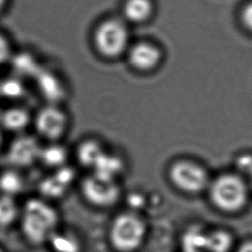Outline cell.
<instances>
[{"mask_svg": "<svg viewBox=\"0 0 252 252\" xmlns=\"http://www.w3.org/2000/svg\"><path fill=\"white\" fill-rule=\"evenodd\" d=\"M48 243L55 252H82L81 239L73 231L57 230Z\"/></svg>", "mask_w": 252, "mask_h": 252, "instance_id": "cell-11", "label": "cell"}, {"mask_svg": "<svg viewBox=\"0 0 252 252\" xmlns=\"http://www.w3.org/2000/svg\"><path fill=\"white\" fill-rule=\"evenodd\" d=\"M251 179H252V175H251Z\"/></svg>", "mask_w": 252, "mask_h": 252, "instance_id": "cell-29", "label": "cell"}, {"mask_svg": "<svg viewBox=\"0 0 252 252\" xmlns=\"http://www.w3.org/2000/svg\"><path fill=\"white\" fill-rule=\"evenodd\" d=\"M9 0H0V15L4 12L8 5Z\"/></svg>", "mask_w": 252, "mask_h": 252, "instance_id": "cell-26", "label": "cell"}, {"mask_svg": "<svg viewBox=\"0 0 252 252\" xmlns=\"http://www.w3.org/2000/svg\"><path fill=\"white\" fill-rule=\"evenodd\" d=\"M93 41L100 56L113 59L125 52L129 42V32L124 22L108 18L97 25Z\"/></svg>", "mask_w": 252, "mask_h": 252, "instance_id": "cell-2", "label": "cell"}, {"mask_svg": "<svg viewBox=\"0 0 252 252\" xmlns=\"http://www.w3.org/2000/svg\"><path fill=\"white\" fill-rule=\"evenodd\" d=\"M238 252H252V242H247L238 249Z\"/></svg>", "mask_w": 252, "mask_h": 252, "instance_id": "cell-25", "label": "cell"}, {"mask_svg": "<svg viewBox=\"0 0 252 252\" xmlns=\"http://www.w3.org/2000/svg\"><path fill=\"white\" fill-rule=\"evenodd\" d=\"M161 59V50L148 42H140L130 50V62L139 70L147 71L157 67Z\"/></svg>", "mask_w": 252, "mask_h": 252, "instance_id": "cell-9", "label": "cell"}, {"mask_svg": "<svg viewBox=\"0 0 252 252\" xmlns=\"http://www.w3.org/2000/svg\"><path fill=\"white\" fill-rule=\"evenodd\" d=\"M1 121L5 130L12 132H20L29 126L31 116L25 109L12 107L3 113Z\"/></svg>", "mask_w": 252, "mask_h": 252, "instance_id": "cell-13", "label": "cell"}, {"mask_svg": "<svg viewBox=\"0 0 252 252\" xmlns=\"http://www.w3.org/2000/svg\"><path fill=\"white\" fill-rule=\"evenodd\" d=\"M207 233L199 228H191L182 238L183 252H207Z\"/></svg>", "mask_w": 252, "mask_h": 252, "instance_id": "cell-17", "label": "cell"}, {"mask_svg": "<svg viewBox=\"0 0 252 252\" xmlns=\"http://www.w3.org/2000/svg\"><path fill=\"white\" fill-rule=\"evenodd\" d=\"M232 245L231 235L223 231H214L207 235V252H228Z\"/></svg>", "mask_w": 252, "mask_h": 252, "instance_id": "cell-20", "label": "cell"}, {"mask_svg": "<svg viewBox=\"0 0 252 252\" xmlns=\"http://www.w3.org/2000/svg\"><path fill=\"white\" fill-rule=\"evenodd\" d=\"M35 127L41 137L51 143H57L67 133L69 117L59 105L49 104L36 113Z\"/></svg>", "mask_w": 252, "mask_h": 252, "instance_id": "cell-6", "label": "cell"}, {"mask_svg": "<svg viewBox=\"0 0 252 252\" xmlns=\"http://www.w3.org/2000/svg\"><path fill=\"white\" fill-rule=\"evenodd\" d=\"M19 217V209L14 198L0 196V227H7Z\"/></svg>", "mask_w": 252, "mask_h": 252, "instance_id": "cell-19", "label": "cell"}, {"mask_svg": "<svg viewBox=\"0 0 252 252\" xmlns=\"http://www.w3.org/2000/svg\"><path fill=\"white\" fill-rule=\"evenodd\" d=\"M24 179L14 169H9L0 175V192L2 195L14 198L24 190Z\"/></svg>", "mask_w": 252, "mask_h": 252, "instance_id": "cell-16", "label": "cell"}, {"mask_svg": "<svg viewBox=\"0 0 252 252\" xmlns=\"http://www.w3.org/2000/svg\"><path fill=\"white\" fill-rule=\"evenodd\" d=\"M81 192L88 204L100 208L112 207L120 196L116 181L102 178L93 173L82 180Z\"/></svg>", "mask_w": 252, "mask_h": 252, "instance_id": "cell-5", "label": "cell"}, {"mask_svg": "<svg viewBox=\"0 0 252 252\" xmlns=\"http://www.w3.org/2000/svg\"><path fill=\"white\" fill-rule=\"evenodd\" d=\"M153 5L151 0H128L124 7L126 18L133 23H143L151 17Z\"/></svg>", "mask_w": 252, "mask_h": 252, "instance_id": "cell-15", "label": "cell"}, {"mask_svg": "<svg viewBox=\"0 0 252 252\" xmlns=\"http://www.w3.org/2000/svg\"><path fill=\"white\" fill-rule=\"evenodd\" d=\"M104 153V148L98 141L88 138L78 144L76 158L81 166L93 169Z\"/></svg>", "mask_w": 252, "mask_h": 252, "instance_id": "cell-10", "label": "cell"}, {"mask_svg": "<svg viewBox=\"0 0 252 252\" xmlns=\"http://www.w3.org/2000/svg\"><path fill=\"white\" fill-rule=\"evenodd\" d=\"M39 192L42 199L46 200H58L65 196L68 188L60 182L56 175L46 176L40 182L38 186Z\"/></svg>", "mask_w": 252, "mask_h": 252, "instance_id": "cell-18", "label": "cell"}, {"mask_svg": "<svg viewBox=\"0 0 252 252\" xmlns=\"http://www.w3.org/2000/svg\"><path fill=\"white\" fill-rule=\"evenodd\" d=\"M238 166L242 171L246 172L250 175H252V157L244 156L239 158Z\"/></svg>", "mask_w": 252, "mask_h": 252, "instance_id": "cell-23", "label": "cell"}, {"mask_svg": "<svg viewBox=\"0 0 252 252\" xmlns=\"http://www.w3.org/2000/svg\"><path fill=\"white\" fill-rule=\"evenodd\" d=\"M211 200L224 212H236L245 206L248 191L245 182L234 175H221L211 185Z\"/></svg>", "mask_w": 252, "mask_h": 252, "instance_id": "cell-3", "label": "cell"}, {"mask_svg": "<svg viewBox=\"0 0 252 252\" xmlns=\"http://www.w3.org/2000/svg\"><path fill=\"white\" fill-rule=\"evenodd\" d=\"M145 232V225L139 218L132 214H123L117 216L111 224L109 238L113 248L130 252L142 245Z\"/></svg>", "mask_w": 252, "mask_h": 252, "instance_id": "cell-4", "label": "cell"}, {"mask_svg": "<svg viewBox=\"0 0 252 252\" xmlns=\"http://www.w3.org/2000/svg\"><path fill=\"white\" fill-rule=\"evenodd\" d=\"M0 252H5V251H4V249L0 247Z\"/></svg>", "mask_w": 252, "mask_h": 252, "instance_id": "cell-28", "label": "cell"}, {"mask_svg": "<svg viewBox=\"0 0 252 252\" xmlns=\"http://www.w3.org/2000/svg\"><path fill=\"white\" fill-rule=\"evenodd\" d=\"M68 158L67 149L58 143H51L42 147L40 161L46 167L58 169L66 165Z\"/></svg>", "mask_w": 252, "mask_h": 252, "instance_id": "cell-14", "label": "cell"}, {"mask_svg": "<svg viewBox=\"0 0 252 252\" xmlns=\"http://www.w3.org/2000/svg\"><path fill=\"white\" fill-rule=\"evenodd\" d=\"M170 179L178 189L187 193H200L208 184L207 172L192 161H178L173 165Z\"/></svg>", "mask_w": 252, "mask_h": 252, "instance_id": "cell-7", "label": "cell"}, {"mask_svg": "<svg viewBox=\"0 0 252 252\" xmlns=\"http://www.w3.org/2000/svg\"><path fill=\"white\" fill-rule=\"evenodd\" d=\"M42 147L38 140L31 135L16 137L8 147L6 160L17 168H29L40 161Z\"/></svg>", "mask_w": 252, "mask_h": 252, "instance_id": "cell-8", "label": "cell"}, {"mask_svg": "<svg viewBox=\"0 0 252 252\" xmlns=\"http://www.w3.org/2000/svg\"><path fill=\"white\" fill-rule=\"evenodd\" d=\"M58 211L42 198H32L25 202L20 214V227L25 239L32 245L48 243L58 230Z\"/></svg>", "mask_w": 252, "mask_h": 252, "instance_id": "cell-1", "label": "cell"}, {"mask_svg": "<svg viewBox=\"0 0 252 252\" xmlns=\"http://www.w3.org/2000/svg\"><path fill=\"white\" fill-rule=\"evenodd\" d=\"M242 20L245 26L252 32V3L245 6L242 12Z\"/></svg>", "mask_w": 252, "mask_h": 252, "instance_id": "cell-24", "label": "cell"}, {"mask_svg": "<svg viewBox=\"0 0 252 252\" xmlns=\"http://www.w3.org/2000/svg\"><path fill=\"white\" fill-rule=\"evenodd\" d=\"M123 163L121 160L114 155L105 153L102 155L98 162L93 168V174L102 178L115 181L116 177L121 173Z\"/></svg>", "mask_w": 252, "mask_h": 252, "instance_id": "cell-12", "label": "cell"}, {"mask_svg": "<svg viewBox=\"0 0 252 252\" xmlns=\"http://www.w3.org/2000/svg\"><path fill=\"white\" fill-rule=\"evenodd\" d=\"M54 175H56V178L58 179L60 182L67 187L68 189L73 184V182L76 177V173L74 168H72L67 165H65L58 169H56Z\"/></svg>", "mask_w": 252, "mask_h": 252, "instance_id": "cell-21", "label": "cell"}, {"mask_svg": "<svg viewBox=\"0 0 252 252\" xmlns=\"http://www.w3.org/2000/svg\"><path fill=\"white\" fill-rule=\"evenodd\" d=\"M2 142H3V137H2V133H1V131H0V146H1V144H2Z\"/></svg>", "mask_w": 252, "mask_h": 252, "instance_id": "cell-27", "label": "cell"}, {"mask_svg": "<svg viewBox=\"0 0 252 252\" xmlns=\"http://www.w3.org/2000/svg\"><path fill=\"white\" fill-rule=\"evenodd\" d=\"M11 45L6 35L0 32V66L11 59Z\"/></svg>", "mask_w": 252, "mask_h": 252, "instance_id": "cell-22", "label": "cell"}]
</instances>
